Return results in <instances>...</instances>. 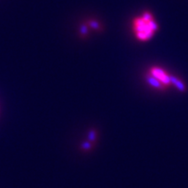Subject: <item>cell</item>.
Returning a JSON list of instances; mask_svg holds the SVG:
<instances>
[{
  "instance_id": "obj_1",
  "label": "cell",
  "mask_w": 188,
  "mask_h": 188,
  "mask_svg": "<svg viewBox=\"0 0 188 188\" xmlns=\"http://www.w3.org/2000/svg\"><path fill=\"white\" fill-rule=\"evenodd\" d=\"M158 24L153 14L144 11L133 18L132 31L135 38L140 42H147L153 38L158 31Z\"/></svg>"
},
{
  "instance_id": "obj_2",
  "label": "cell",
  "mask_w": 188,
  "mask_h": 188,
  "mask_svg": "<svg viewBox=\"0 0 188 188\" xmlns=\"http://www.w3.org/2000/svg\"><path fill=\"white\" fill-rule=\"evenodd\" d=\"M148 83L158 89H165L171 85V75L158 66H153L148 72Z\"/></svg>"
},
{
  "instance_id": "obj_3",
  "label": "cell",
  "mask_w": 188,
  "mask_h": 188,
  "mask_svg": "<svg viewBox=\"0 0 188 188\" xmlns=\"http://www.w3.org/2000/svg\"><path fill=\"white\" fill-rule=\"evenodd\" d=\"M171 85L175 86V87L178 89L180 92H184L186 91V85L183 83L182 80L177 78V76L171 75Z\"/></svg>"
}]
</instances>
